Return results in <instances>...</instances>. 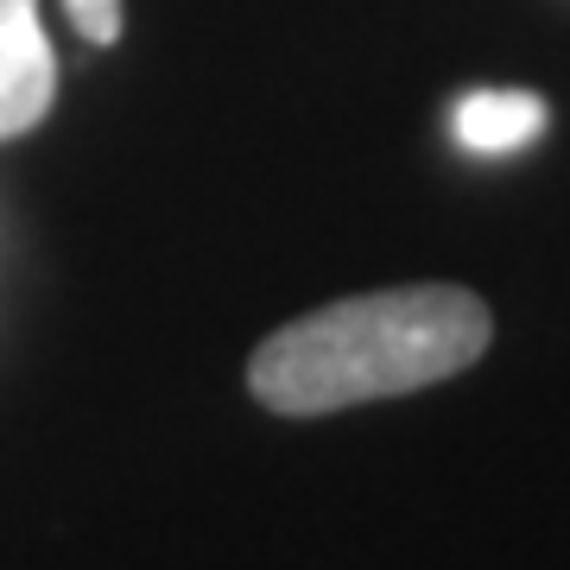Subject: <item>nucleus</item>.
Instances as JSON below:
<instances>
[{"label":"nucleus","mask_w":570,"mask_h":570,"mask_svg":"<svg viewBox=\"0 0 570 570\" xmlns=\"http://www.w3.org/2000/svg\"><path fill=\"white\" fill-rule=\"evenodd\" d=\"M539 127H546V102L527 89H475L456 102V140L469 153H513L539 140Z\"/></svg>","instance_id":"3"},{"label":"nucleus","mask_w":570,"mask_h":570,"mask_svg":"<svg viewBox=\"0 0 570 570\" xmlns=\"http://www.w3.org/2000/svg\"><path fill=\"white\" fill-rule=\"evenodd\" d=\"M70 7V20L89 45H115L121 39V0H63Z\"/></svg>","instance_id":"4"},{"label":"nucleus","mask_w":570,"mask_h":570,"mask_svg":"<svg viewBox=\"0 0 570 570\" xmlns=\"http://www.w3.org/2000/svg\"><path fill=\"white\" fill-rule=\"evenodd\" d=\"M58 63L39 32V0H0V140H20L45 121Z\"/></svg>","instance_id":"2"},{"label":"nucleus","mask_w":570,"mask_h":570,"mask_svg":"<svg viewBox=\"0 0 570 570\" xmlns=\"http://www.w3.org/2000/svg\"><path fill=\"white\" fill-rule=\"evenodd\" d=\"M489 336V305L463 285H393V292L336 298L273 330L247 362V387L266 412L324 419L367 400L438 387L482 362Z\"/></svg>","instance_id":"1"}]
</instances>
